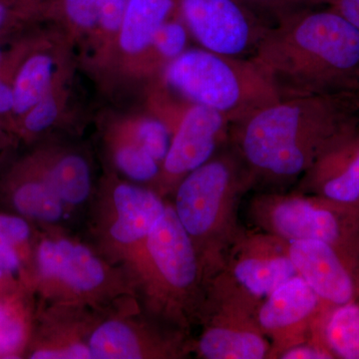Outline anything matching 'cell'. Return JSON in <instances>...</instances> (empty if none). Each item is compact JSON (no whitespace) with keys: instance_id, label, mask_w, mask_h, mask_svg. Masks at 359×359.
I'll return each instance as SVG.
<instances>
[{"instance_id":"1","label":"cell","mask_w":359,"mask_h":359,"mask_svg":"<svg viewBox=\"0 0 359 359\" xmlns=\"http://www.w3.org/2000/svg\"><path fill=\"white\" fill-rule=\"evenodd\" d=\"M359 124V96L280 99L231 125L230 143L252 189L285 191Z\"/></svg>"},{"instance_id":"2","label":"cell","mask_w":359,"mask_h":359,"mask_svg":"<svg viewBox=\"0 0 359 359\" xmlns=\"http://www.w3.org/2000/svg\"><path fill=\"white\" fill-rule=\"evenodd\" d=\"M250 59L280 100L359 96V29L330 7L276 21Z\"/></svg>"},{"instance_id":"3","label":"cell","mask_w":359,"mask_h":359,"mask_svg":"<svg viewBox=\"0 0 359 359\" xmlns=\"http://www.w3.org/2000/svg\"><path fill=\"white\" fill-rule=\"evenodd\" d=\"M130 273L142 309L191 335L204 313L211 276L170 201Z\"/></svg>"},{"instance_id":"4","label":"cell","mask_w":359,"mask_h":359,"mask_svg":"<svg viewBox=\"0 0 359 359\" xmlns=\"http://www.w3.org/2000/svg\"><path fill=\"white\" fill-rule=\"evenodd\" d=\"M32 287L44 304L112 313L140 304L128 271L104 259L66 231L40 230Z\"/></svg>"},{"instance_id":"5","label":"cell","mask_w":359,"mask_h":359,"mask_svg":"<svg viewBox=\"0 0 359 359\" xmlns=\"http://www.w3.org/2000/svg\"><path fill=\"white\" fill-rule=\"evenodd\" d=\"M252 189L249 173L230 141L182 180L172 194L175 214L211 278L241 229V199Z\"/></svg>"},{"instance_id":"6","label":"cell","mask_w":359,"mask_h":359,"mask_svg":"<svg viewBox=\"0 0 359 359\" xmlns=\"http://www.w3.org/2000/svg\"><path fill=\"white\" fill-rule=\"evenodd\" d=\"M162 80L191 104L205 106L231 124L280 100L268 78L250 58L205 49H187L162 70Z\"/></svg>"},{"instance_id":"7","label":"cell","mask_w":359,"mask_h":359,"mask_svg":"<svg viewBox=\"0 0 359 359\" xmlns=\"http://www.w3.org/2000/svg\"><path fill=\"white\" fill-rule=\"evenodd\" d=\"M167 205L154 189L110 171L95 187L87 207L86 243L130 273Z\"/></svg>"},{"instance_id":"8","label":"cell","mask_w":359,"mask_h":359,"mask_svg":"<svg viewBox=\"0 0 359 359\" xmlns=\"http://www.w3.org/2000/svg\"><path fill=\"white\" fill-rule=\"evenodd\" d=\"M248 214L257 230L285 242L320 241L359 256V205L299 191H261Z\"/></svg>"},{"instance_id":"9","label":"cell","mask_w":359,"mask_h":359,"mask_svg":"<svg viewBox=\"0 0 359 359\" xmlns=\"http://www.w3.org/2000/svg\"><path fill=\"white\" fill-rule=\"evenodd\" d=\"M297 275L285 241L257 229L241 230L211 278L207 301L255 313L276 287Z\"/></svg>"},{"instance_id":"10","label":"cell","mask_w":359,"mask_h":359,"mask_svg":"<svg viewBox=\"0 0 359 359\" xmlns=\"http://www.w3.org/2000/svg\"><path fill=\"white\" fill-rule=\"evenodd\" d=\"M92 359H178L193 353V339L146 313L141 304L103 314L90 334Z\"/></svg>"},{"instance_id":"11","label":"cell","mask_w":359,"mask_h":359,"mask_svg":"<svg viewBox=\"0 0 359 359\" xmlns=\"http://www.w3.org/2000/svg\"><path fill=\"white\" fill-rule=\"evenodd\" d=\"M178 14L201 48L250 58L275 23L241 0H178Z\"/></svg>"},{"instance_id":"12","label":"cell","mask_w":359,"mask_h":359,"mask_svg":"<svg viewBox=\"0 0 359 359\" xmlns=\"http://www.w3.org/2000/svg\"><path fill=\"white\" fill-rule=\"evenodd\" d=\"M330 309L299 276L276 287L255 311L257 325L271 342L269 359H278L290 347L309 339L323 341L321 328Z\"/></svg>"},{"instance_id":"13","label":"cell","mask_w":359,"mask_h":359,"mask_svg":"<svg viewBox=\"0 0 359 359\" xmlns=\"http://www.w3.org/2000/svg\"><path fill=\"white\" fill-rule=\"evenodd\" d=\"M231 122L217 111L189 104L182 112L159 176L150 188L167 198L187 175L197 169L230 141Z\"/></svg>"},{"instance_id":"14","label":"cell","mask_w":359,"mask_h":359,"mask_svg":"<svg viewBox=\"0 0 359 359\" xmlns=\"http://www.w3.org/2000/svg\"><path fill=\"white\" fill-rule=\"evenodd\" d=\"M193 353L204 359H269L271 342L255 313L229 302L207 301Z\"/></svg>"},{"instance_id":"15","label":"cell","mask_w":359,"mask_h":359,"mask_svg":"<svg viewBox=\"0 0 359 359\" xmlns=\"http://www.w3.org/2000/svg\"><path fill=\"white\" fill-rule=\"evenodd\" d=\"M301 276L330 309L359 297V256L314 240L287 242Z\"/></svg>"},{"instance_id":"16","label":"cell","mask_w":359,"mask_h":359,"mask_svg":"<svg viewBox=\"0 0 359 359\" xmlns=\"http://www.w3.org/2000/svg\"><path fill=\"white\" fill-rule=\"evenodd\" d=\"M107 313L39 301L25 358L92 359L88 341L97 320Z\"/></svg>"},{"instance_id":"17","label":"cell","mask_w":359,"mask_h":359,"mask_svg":"<svg viewBox=\"0 0 359 359\" xmlns=\"http://www.w3.org/2000/svg\"><path fill=\"white\" fill-rule=\"evenodd\" d=\"M0 199L9 212L27 219L42 231H66L73 219L29 155L14 163L2 176Z\"/></svg>"},{"instance_id":"18","label":"cell","mask_w":359,"mask_h":359,"mask_svg":"<svg viewBox=\"0 0 359 359\" xmlns=\"http://www.w3.org/2000/svg\"><path fill=\"white\" fill-rule=\"evenodd\" d=\"M297 191L359 205V124L320 156L299 180Z\"/></svg>"},{"instance_id":"19","label":"cell","mask_w":359,"mask_h":359,"mask_svg":"<svg viewBox=\"0 0 359 359\" xmlns=\"http://www.w3.org/2000/svg\"><path fill=\"white\" fill-rule=\"evenodd\" d=\"M28 155L73 218L86 212L96 187L86 153L71 146L46 145Z\"/></svg>"},{"instance_id":"20","label":"cell","mask_w":359,"mask_h":359,"mask_svg":"<svg viewBox=\"0 0 359 359\" xmlns=\"http://www.w3.org/2000/svg\"><path fill=\"white\" fill-rule=\"evenodd\" d=\"M32 50L21 54L14 66L4 65V74L11 85L13 94V133L16 123L40 99L62 81L63 72L50 50L43 47H32Z\"/></svg>"},{"instance_id":"21","label":"cell","mask_w":359,"mask_h":359,"mask_svg":"<svg viewBox=\"0 0 359 359\" xmlns=\"http://www.w3.org/2000/svg\"><path fill=\"white\" fill-rule=\"evenodd\" d=\"M39 299L18 280L0 287V359L25 358L32 340Z\"/></svg>"},{"instance_id":"22","label":"cell","mask_w":359,"mask_h":359,"mask_svg":"<svg viewBox=\"0 0 359 359\" xmlns=\"http://www.w3.org/2000/svg\"><path fill=\"white\" fill-rule=\"evenodd\" d=\"M178 13V0H127L115 43L126 58L145 59L156 32Z\"/></svg>"},{"instance_id":"23","label":"cell","mask_w":359,"mask_h":359,"mask_svg":"<svg viewBox=\"0 0 359 359\" xmlns=\"http://www.w3.org/2000/svg\"><path fill=\"white\" fill-rule=\"evenodd\" d=\"M34 226L20 215L0 212V269L29 287L35 245L40 233Z\"/></svg>"},{"instance_id":"24","label":"cell","mask_w":359,"mask_h":359,"mask_svg":"<svg viewBox=\"0 0 359 359\" xmlns=\"http://www.w3.org/2000/svg\"><path fill=\"white\" fill-rule=\"evenodd\" d=\"M105 144L112 172L140 185L151 187L155 183L162 166L121 124L108 132Z\"/></svg>"},{"instance_id":"25","label":"cell","mask_w":359,"mask_h":359,"mask_svg":"<svg viewBox=\"0 0 359 359\" xmlns=\"http://www.w3.org/2000/svg\"><path fill=\"white\" fill-rule=\"evenodd\" d=\"M321 334L334 359H359V297L330 309Z\"/></svg>"},{"instance_id":"26","label":"cell","mask_w":359,"mask_h":359,"mask_svg":"<svg viewBox=\"0 0 359 359\" xmlns=\"http://www.w3.org/2000/svg\"><path fill=\"white\" fill-rule=\"evenodd\" d=\"M63 82L65 80L56 84L18 120L14 128L18 140L32 143L55 126L63 113L67 97Z\"/></svg>"},{"instance_id":"27","label":"cell","mask_w":359,"mask_h":359,"mask_svg":"<svg viewBox=\"0 0 359 359\" xmlns=\"http://www.w3.org/2000/svg\"><path fill=\"white\" fill-rule=\"evenodd\" d=\"M42 18L62 23L71 32L101 39L93 0H37Z\"/></svg>"},{"instance_id":"28","label":"cell","mask_w":359,"mask_h":359,"mask_svg":"<svg viewBox=\"0 0 359 359\" xmlns=\"http://www.w3.org/2000/svg\"><path fill=\"white\" fill-rule=\"evenodd\" d=\"M123 128L162 166L171 145L173 129L161 116H137L121 123Z\"/></svg>"},{"instance_id":"29","label":"cell","mask_w":359,"mask_h":359,"mask_svg":"<svg viewBox=\"0 0 359 359\" xmlns=\"http://www.w3.org/2000/svg\"><path fill=\"white\" fill-rule=\"evenodd\" d=\"M189 34L188 28L178 13L165 21L153 37L147 57L149 65L162 67L163 70L168 63L188 49Z\"/></svg>"},{"instance_id":"30","label":"cell","mask_w":359,"mask_h":359,"mask_svg":"<svg viewBox=\"0 0 359 359\" xmlns=\"http://www.w3.org/2000/svg\"><path fill=\"white\" fill-rule=\"evenodd\" d=\"M271 22L306 9L328 7L332 0H241Z\"/></svg>"},{"instance_id":"31","label":"cell","mask_w":359,"mask_h":359,"mask_svg":"<svg viewBox=\"0 0 359 359\" xmlns=\"http://www.w3.org/2000/svg\"><path fill=\"white\" fill-rule=\"evenodd\" d=\"M41 18L36 0H0V35Z\"/></svg>"},{"instance_id":"32","label":"cell","mask_w":359,"mask_h":359,"mask_svg":"<svg viewBox=\"0 0 359 359\" xmlns=\"http://www.w3.org/2000/svg\"><path fill=\"white\" fill-rule=\"evenodd\" d=\"M278 359H334V356L325 341L311 339L290 347Z\"/></svg>"},{"instance_id":"33","label":"cell","mask_w":359,"mask_h":359,"mask_svg":"<svg viewBox=\"0 0 359 359\" xmlns=\"http://www.w3.org/2000/svg\"><path fill=\"white\" fill-rule=\"evenodd\" d=\"M4 59L6 55L0 48V123L14 135L13 94L11 85L4 74Z\"/></svg>"},{"instance_id":"34","label":"cell","mask_w":359,"mask_h":359,"mask_svg":"<svg viewBox=\"0 0 359 359\" xmlns=\"http://www.w3.org/2000/svg\"><path fill=\"white\" fill-rule=\"evenodd\" d=\"M328 7L359 29V0H332Z\"/></svg>"},{"instance_id":"35","label":"cell","mask_w":359,"mask_h":359,"mask_svg":"<svg viewBox=\"0 0 359 359\" xmlns=\"http://www.w3.org/2000/svg\"><path fill=\"white\" fill-rule=\"evenodd\" d=\"M16 140L18 138L0 123V154L13 146Z\"/></svg>"},{"instance_id":"36","label":"cell","mask_w":359,"mask_h":359,"mask_svg":"<svg viewBox=\"0 0 359 359\" xmlns=\"http://www.w3.org/2000/svg\"><path fill=\"white\" fill-rule=\"evenodd\" d=\"M14 280L13 278H11V276L7 275V273H4L1 269H0V287L1 285H6V283L11 282V280Z\"/></svg>"}]
</instances>
